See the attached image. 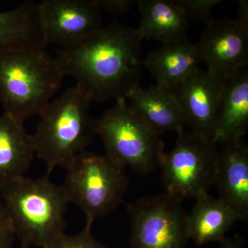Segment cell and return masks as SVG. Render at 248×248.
I'll list each match as a JSON object with an SVG mask.
<instances>
[{
  "label": "cell",
  "instance_id": "obj_11",
  "mask_svg": "<svg viewBox=\"0 0 248 248\" xmlns=\"http://www.w3.org/2000/svg\"><path fill=\"white\" fill-rule=\"evenodd\" d=\"M223 79L197 68L171 91L191 131L213 140Z\"/></svg>",
  "mask_w": 248,
  "mask_h": 248
},
{
  "label": "cell",
  "instance_id": "obj_20",
  "mask_svg": "<svg viewBox=\"0 0 248 248\" xmlns=\"http://www.w3.org/2000/svg\"><path fill=\"white\" fill-rule=\"evenodd\" d=\"M92 224L86 223L79 234L68 235L63 233L45 248H107L93 237Z\"/></svg>",
  "mask_w": 248,
  "mask_h": 248
},
{
  "label": "cell",
  "instance_id": "obj_22",
  "mask_svg": "<svg viewBox=\"0 0 248 248\" xmlns=\"http://www.w3.org/2000/svg\"><path fill=\"white\" fill-rule=\"evenodd\" d=\"M101 11H104L112 16L125 14L137 4L136 0H93Z\"/></svg>",
  "mask_w": 248,
  "mask_h": 248
},
{
  "label": "cell",
  "instance_id": "obj_21",
  "mask_svg": "<svg viewBox=\"0 0 248 248\" xmlns=\"http://www.w3.org/2000/svg\"><path fill=\"white\" fill-rule=\"evenodd\" d=\"M187 19L207 24L213 19L212 11L221 4V0H174Z\"/></svg>",
  "mask_w": 248,
  "mask_h": 248
},
{
  "label": "cell",
  "instance_id": "obj_26",
  "mask_svg": "<svg viewBox=\"0 0 248 248\" xmlns=\"http://www.w3.org/2000/svg\"><path fill=\"white\" fill-rule=\"evenodd\" d=\"M19 248H31V246H25V245H21Z\"/></svg>",
  "mask_w": 248,
  "mask_h": 248
},
{
  "label": "cell",
  "instance_id": "obj_24",
  "mask_svg": "<svg viewBox=\"0 0 248 248\" xmlns=\"http://www.w3.org/2000/svg\"><path fill=\"white\" fill-rule=\"evenodd\" d=\"M236 20L243 29L248 31V1L243 0L239 1L238 18Z\"/></svg>",
  "mask_w": 248,
  "mask_h": 248
},
{
  "label": "cell",
  "instance_id": "obj_2",
  "mask_svg": "<svg viewBox=\"0 0 248 248\" xmlns=\"http://www.w3.org/2000/svg\"><path fill=\"white\" fill-rule=\"evenodd\" d=\"M45 48L0 52V104L4 113L22 124L40 116L64 78Z\"/></svg>",
  "mask_w": 248,
  "mask_h": 248
},
{
  "label": "cell",
  "instance_id": "obj_23",
  "mask_svg": "<svg viewBox=\"0 0 248 248\" xmlns=\"http://www.w3.org/2000/svg\"><path fill=\"white\" fill-rule=\"evenodd\" d=\"M15 236L9 215L0 201V248H12Z\"/></svg>",
  "mask_w": 248,
  "mask_h": 248
},
{
  "label": "cell",
  "instance_id": "obj_19",
  "mask_svg": "<svg viewBox=\"0 0 248 248\" xmlns=\"http://www.w3.org/2000/svg\"><path fill=\"white\" fill-rule=\"evenodd\" d=\"M45 47L38 3L29 1L0 12V52Z\"/></svg>",
  "mask_w": 248,
  "mask_h": 248
},
{
  "label": "cell",
  "instance_id": "obj_8",
  "mask_svg": "<svg viewBox=\"0 0 248 248\" xmlns=\"http://www.w3.org/2000/svg\"><path fill=\"white\" fill-rule=\"evenodd\" d=\"M182 203L164 192L129 204L132 248H186L187 214Z\"/></svg>",
  "mask_w": 248,
  "mask_h": 248
},
{
  "label": "cell",
  "instance_id": "obj_16",
  "mask_svg": "<svg viewBox=\"0 0 248 248\" xmlns=\"http://www.w3.org/2000/svg\"><path fill=\"white\" fill-rule=\"evenodd\" d=\"M195 201L187 214L189 239L193 240L197 246L222 242L227 232L240 220L239 215L219 197L215 198L208 192L198 196Z\"/></svg>",
  "mask_w": 248,
  "mask_h": 248
},
{
  "label": "cell",
  "instance_id": "obj_25",
  "mask_svg": "<svg viewBox=\"0 0 248 248\" xmlns=\"http://www.w3.org/2000/svg\"><path fill=\"white\" fill-rule=\"evenodd\" d=\"M220 244V248H245L244 241L239 236H236L233 239L226 238Z\"/></svg>",
  "mask_w": 248,
  "mask_h": 248
},
{
  "label": "cell",
  "instance_id": "obj_15",
  "mask_svg": "<svg viewBox=\"0 0 248 248\" xmlns=\"http://www.w3.org/2000/svg\"><path fill=\"white\" fill-rule=\"evenodd\" d=\"M201 62L197 44L187 38L161 45L148 54L143 63L156 84L171 91L199 68Z\"/></svg>",
  "mask_w": 248,
  "mask_h": 248
},
{
  "label": "cell",
  "instance_id": "obj_13",
  "mask_svg": "<svg viewBox=\"0 0 248 248\" xmlns=\"http://www.w3.org/2000/svg\"><path fill=\"white\" fill-rule=\"evenodd\" d=\"M248 128V70L242 68L223 80L213 141L240 140Z\"/></svg>",
  "mask_w": 248,
  "mask_h": 248
},
{
  "label": "cell",
  "instance_id": "obj_9",
  "mask_svg": "<svg viewBox=\"0 0 248 248\" xmlns=\"http://www.w3.org/2000/svg\"><path fill=\"white\" fill-rule=\"evenodd\" d=\"M38 8L46 46L68 48L104 28L101 11L93 0H44Z\"/></svg>",
  "mask_w": 248,
  "mask_h": 248
},
{
  "label": "cell",
  "instance_id": "obj_4",
  "mask_svg": "<svg viewBox=\"0 0 248 248\" xmlns=\"http://www.w3.org/2000/svg\"><path fill=\"white\" fill-rule=\"evenodd\" d=\"M91 102L76 85L50 101L40 114L32 137L35 154L46 165L47 175L58 166L64 168L97 135Z\"/></svg>",
  "mask_w": 248,
  "mask_h": 248
},
{
  "label": "cell",
  "instance_id": "obj_12",
  "mask_svg": "<svg viewBox=\"0 0 248 248\" xmlns=\"http://www.w3.org/2000/svg\"><path fill=\"white\" fill-rule=\"evenodd\" d=\"M218 159L213 186L219 198L237 213L240 220L248 217V149L240 140L217 143Z\"/></svg>",
  "mask_w": 248,
  "mask_h": 248
},
{
  "label": "cell",
  "instance_id": "obj_17",
  "mask_svg": "<svg viewBox=\"0 0 248 248\" xmlns=\"http://www.w3.org/2000/svg\"><path fill=\"white\" fill-rule=\"evenodd\" d=\"M137 4L141 14L137 31L142 40L169 45L187 39L188 19L174 0H140Z\"/></svg>",
  "mask_w": 248,
  "mask_h": 248
},
{
  "label": "cell",
  "instance_id": "obj_5",
  "mask_svg": "<svg viewBox=\"0 0 248 248\" xmlns=\"http://www.w3.org/2000/svg\"><path fill=\"white\" fill-rule=\"evenodd\" d=\"M64 169L62 190L68 203L75 204L86 215V223L93 224L123 203L128 186L125 168L107 155L84 151Z\"/></svg>",
  "mask_w": 248,
  "mask_h": 248
},
{
  "label": "cell",
  "instance_id": "obj_18",
  "mask_svg": "<svg viewBox=\"0 0 248 248\" xmlns=\"http://www.w3.org/2000/svg\"><path fill=\"white\" fill-rule=\"evenodd\" d=\"M35 155L33 137L24 124L4 112L0 115V187L24 177Z\"/></svg>",
  "mask_w": 248,
  "mask_h": 248
},
{
  "label": "cell",
  "instance_id": "obj_3",
  "mask_svg": "<svg viewBox=\"0 0 248 248\" xmlns=\"http://www.w3.org/2000/svg\"><path fill=\"white\" fill-rule=\"evenodd\" d=\"M0 201L21 245L45 248L65 233L67 202L48 175L19 177L0 187Z\"/></svg>",
  "mask_w": 248,
  "mask_h": 248
},
{
  "label": "cell",
  "instance_id": "obj_10",
  "mask_svg": "<svg viewBox=\"0 0 248 248\" xmlns=\"http://www.w3.org/2000/svg\"><path fill=\"white\" fill-rule=\"evenodd\" d=\"M197 46L207 71L221 79L248 67V31L236 19L213 18L207 23Z\"/></svg>",
  "mask_w": 248,
  "mask_h": 248
},
{
  "label": "cell",
  "instance_id": "obj_6",
  "mask_svg": "<svg viewBox=\"0 0 248 248\" xmlns=\"http://www.w3.org/2000/svg\"><path fill=\"white\" fill-rule=\"evenodd\" d=\"M96 131L104 143L106 155L123 167L141 175L159 168L164 143L132 109L126 99H119L96 119Z\"/></svg>",
  "mask_w": 248,
  "mask_h": 248
},
{
  "label": "cell",
  "instance_id": "obj_7",
  "mask_svg": "<svg viewBox=\"0 0 248 248\" xmlns=\"http://www.w3.org/2000/svg\"><path fill=\"white\" fill-rule=\"evenodd\" d=\"M172 151L165 153L159 168L165 193L179 202L197 198L213 186L218 144L182 129Z\"/></svg>",
  "mask_w": 248,
  "mask_h": 248
},
{
  "label": "cell",
  "instance_id": "obj_14",
  "mask_svg": "<svg viewBox=\"0 0 248 248\" xmlns=\"http://www.w3.org/2000/svg\"><path fill=\"white\" fill-rule=\"evenodd\" d=\"M132 109L159 135L178 132L185 126L182 109L172 93L159 85L141 86L127 98Z\"/></svg>",
  "mask_w": 248,
  "mask_h": 248
},
{
  "label": "cell",
  "instance_id": "obj_1",
  "mask_svg": "<svg viewBox=\"0 0 248 248\" xmlns=\"http://www.w3.org/2000/svg\"><path fill=\"white\" fill-rule=\"evenodd\" d=\"M142 39L137 29L115 22L68 48H60L55 60L63 76L91 101L127 99L140 87Z\"/></svg>",
  "mask_w": 248,
  "mask_h": 248
}]
</instances>
